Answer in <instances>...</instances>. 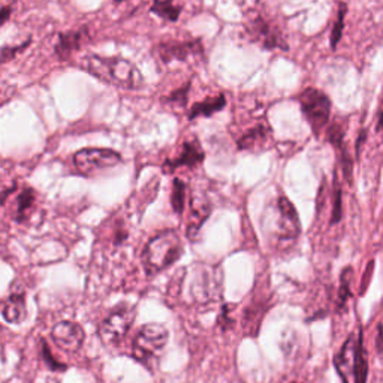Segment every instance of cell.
I'll use <instances>...</instances> for the list:
<instances>
[{
	"instance_id": "obj_1",
	"label": "cell",
	"mask_w": 383,
	"mask_h": 383,
	"mask_svg": "<svg viewBox=\"0 0 383 383\" xmlns=\"http://www.w3.org/2000/svg\"><path fill=\"white\" fill-rule=\"evenodd\" d=\"M81 67L90 75L124 90H138L144 86V77L139 69L120 57H103L89 54L81 60Z\"/></svg>"
},
{
	"instance_id": "obj_2",
	"label": "cell",
	"mask_w": 383,
	"mask_h": 383,
	"mask_svg": "<svg viewBox=\"0 0 383 383\" xmlns=\"http://www.w3.org/2000/svg\"><path fill=\"white\" fill-rule=\"evenodd\" d=\"M183 253V242L177 231H164L148 241L143 252V265L148 275L164 271L178 261Z\"/></svg>"
},
{
	"instance_id": "obj_3",
	"label": "cell",
	"mask_w": 383,
	"mask_h": 383,
	"mask_svg": "<svg viewBox=\"0 0 383 383\" xmlns=\"http://www.w3.org/2000/svg\"><path fill=\"white\" fill-rule=\"evenodd\" d=\"M334 364L344 383H365L367 359L363 349L361 332L349 335L335 356Z\"/></svg>"
},
{
	"instance_id": "obj_4",
	"label": "cell",
	"mask_w": 383,
	"mask_h": 383,
	"mask_svg": "<svg viewBox=\"0 0 383 383\" xmlns=\"http://www.w3.org/2000/svg\"><path fill=\"white\" fill-rule=\"evenodd\" d=\"M169 332L160 323H147L138 331L134 340V356L138 361L148 365L150 361H155L160 352L165 349L168 343Z\"/></svg>"
},
{
	"instance_id": "obj_5",
	"label": "cell",
	"mask_w": 383,
	"mask_h": 383,
	"mask_svg": "<svg viewBox=\"0 0 383 383\" xmlns=\"http://www.w3.org/2000/svg\"><path fill=\"white\" fill-rule=\"evenodd\" d=\"M298 100L313 134L319 136L330 122L331 99L318 89H306L298 96Z\"/></svg>"
},
{
	"instance_id": "obj_6",
	"label": "cell",
	"mask_w": 383,
	"mask_h": 383,
	"mask_svg": "<svg viewBox=\"0 0 383 383\" xmlns=\"http://www.w3.org/2000/svg\"><path fill=\"white\" fill-rule=\"evenodd\" d=\"M122 156L111 148H81L74 155V167L84 177L117 167Z\"/></svg>"
},
{
	"instance_id": "obj_7",
	"label": "cell",
	"mask_w": 383,
	"mask_h": 383,
	"mask_svg": "<svg viewBox=\"0 0 383 383\" xmlns=\"http://www.w3.org/2000/svg\"><path fill=\"white\" fill-rule=\"evenodd\" d=\"M135 320V310L127 306L115 307L99 327V337L105 344L120 342Z\"/></svg>"
},
{
	"instance_id": "obj_8",
	"label": "cell",
	"mask_w": 383,
	"mask_h": 383,
	"mask_svg": "<svg viewBox=\"0 0 383 383\" xmlns=\"http://www.w3.org/2000/svg\"><path fill=\"white\" fill-rule=\"evenodd\" d=\"M299 217L294 204L286 196L277 201V216L274 217V235L278 241H294L299 235Z\"/></svg>"
},
{
	"instance_id": "obj_9",
	"label": "cell",
	"mask_w": 383,
	"mask_h": 383,
	"mask_svg": "<svg viewBox=\"0 0 383 383\" xmlns=\"http://www.w3.org/2000/svg\"><path fill=\"white\" fill-rule=\"evenodd\" d=\"M157 57L164 63H171L174 60L188 62L195 56H202L204 48L201 41H167L160 42L156 48Z\"/></svg>"
},
{
	"instance_id": "obj_10",
	"label": "cell",
	"mask_w": 383,
	"mask_h": 383,
	"mask_svg": "<svg viewBox=\"0 0 383 383\" xmlns=\"http://www.w3.org/2000/svg\"><path fill=\"white\" fill-rule=\"evenodd\" d=\"M196 277L190 285V294L198 303H210L220 294V275L216 268H201V273H196Z\"/></svg>"
},
{
	"instance_id": "obj_11",
	"label": "cell",
	"mask_w": 383,
	"mask_h": 383,
	"mask_svg": "<svg viewBox=\"0 0 383 383\" xmlns=\"http://www.w3.org/2000/svg\"><path fill=\"white\" fill-rule=\"evenodd\" d=\"M53 342L66 352H77L84 343L86 334L81 325L63 320L56 325L51 331Z\"/></svg>"
},
{
	"instance_id": "obj_12",
	"label": "cell",
	"mask_w": 383,
	"mask_h": 383,
	"mask_svg": "<svg viewBox=\"0 0 383 383\" xmlns=\"http://www.w3.org/2000/svg\"><path fill=\"white\" fill-rule=\"evenodd\" d=\"M250 32L262 42L266 50H274V48H280V50H287L289 46L285 44L283 38L280 37V32H278L274 26H271L270 22H266L262 17L254 18L250 22Z\"/></svg>"
},
{
	"instance_id": "obj_13",
	"label": "cell",
	"mask_w": 383,
	"mask_h": 383,
	"mask_svg": "<svg viewBox=\"0 0 383 383\" xmlns=\"http://www.w3.org/2000/svg\"><path fill=\"white\" fill-rule=\"evenodd\" d=\"M205 159V153L202 152L201 145L196 139L183 144L181 153L176 159H168L164 164L165 171H174L181 167H196Z\"/></svg>"
},
{
	"instance_id": "obj_14",
	"label": "cell",
	"mask_w": 383,
	"mask_h": 383,
	"mask_svg": "<svg viewBox=\"0 0 383 383\" xmlns=\"http://www.w3.org/2000/svg\"><path fill=\"white\" fill-rule=\"evenodd\" d=\"M4 319L9 323H20L26 318V295L22 291H14L5 299L2 307Z\"/></svg>"
},
{
	"instance_id": "obj_15",
	"label": "cell",
	"mask_w": 383,
	"mask_h": 383,
	"mask_svg": "<svg viewBox=\"0 0 383 383\" xmlns=\"http://www.w3.org/2000/svg\"><path fill=\"white\" fill-rule=\"evenodd\" d=\"M87 29L63 32L59 34V42L56 45V54L60 60H66L69 56L77 51L84 42Z\"/></svg>"
},
{
	"instance_id": "obj_16",
	"label": "cell",
	"mask_w": 383,
	"mask_h": 383,
	"mask_svg": "<svg viewBox=\"0 0 383 383\" xmlns=\"http://www.w3.org/2000/svg\"><path fill=\"white\" fill-rule=\"evenodd\" d=\"M212 213V205L205 198H193L190 201V222L188 226V237L195 238L201 226Z\"/></svg>"
},
{
	"instance_id": "obj_17",
	"label": "cell",
	"mask_w": 383,
	"mask_h": 383,
	"mask_svg": "<svg viewBox=\"0 0 383 383\" xmlns=\"http://www.w3.org/2000/svg\"><path fill=\"white\" fill-rule=\"evenodd\" d=\"M226 107V98L223 95H217L214 98H208L195 103L189 112V119L195 120L198 117H212L213 114L222 111Z\"/></svg>"
},
{
	"instance_id": "obj_18",
	"label": "cell",
	"mask_w": 383,
	"mask_h": 383,
	"mask_svg": "<svg viewBox=\"0 0 383 383\" xmlns=\"http://www.w3.org/2000/svg\"><path fill=\"white\" fill-rule=\"evenodd\" d=\"M270 136V127L266 124H258L254 129L249 131L246 135H242L238 141L240 150H253L259 148Z\"/></svg>"
},
{
	"instance_id": "obj_19",
	"label": "cell",
	"mask_w": 383,
	"mask_h": 383,
	"mask_svg": "<svg viewBox=\"0 0 383 383\" xmlns=\"http://www.w3.org/2000/svg\"><path fill=\"white\" fill-rule=\"evenodd\" d=\"M34 200H37V195H34V190L33 189H25L17 198V212L14 214V219L15 222L21 223L25 222V219L27 217L29 212L33 208L34 205Z\"/></svg>"
},
{
	"instance_id": "obj_20",
	"label": "cell",
	"mask_w": 383,
	"mask_h": 383,
	"mask_svg": "<svg viewBox=\"0 0 383 383\" xmlns=\"http://www.w3.org/2000/svg\"><path fill=\"white\" fill-rule=\"evenodd\" d=\"M152 13L164 20L177 21L181 13V6L174 5L172 0H155V4L152 6Z\"/></svg>"
},
{
	"instance_id": "obj_21",
	"label": "cell",
	"mask_w": 383,
	"mask_h": 383,
	"mask_svg": "<svg viewBox=\"0 0 383 383\" xmlns=\"http://www.w3.org/2000/svg\"><path fill=\"white\" fill-rule=\"evenodd\" d=\"M184 204H186V184L180 178H176L174 180L172 193H171L172 210L177 214H181L184 210Z\"/></svg>"
},
{
	"instance_id": "obj_22",
	"label": "cell",
	"mask_w": 383,
	"mask_h": 383,
	"mask_svg": "<svg viewBox=\"0 0 383 383\" xmlns=\"http://www.w3.org/2000/svg\"><path fill=\"white\" fill-rule=\"evenodd\" d=\"M346 14H347V5H346V4H340V5H339L337 18H335V22H334V26H332V32H331V48H332V50L337 48L339 42L342 41Z\"/></svg>"
},
{
	"instance_id": "obj_23",
	"label": "cell",
	"mask_w": 383,
	"mask_h": 383,
	"mask_svg": "<svg viewBox=\"0 0 383 383\" xmlns=\"http://www.w3.org/2000/svg\"><path fill=\"white\" fill-rule=\"evenodd\" d=\"M342 188L335 183V189H334V205H332V214H331V223H339L343 216V205H342Z\"/></svg>"
},
{
	"instance_id": "obj_24",
	"label": "cell",
	"mask_w": 383,
	"mask_h": 383,
	"mask_svg": "<svg viewBox=\"0 0 383 383\" xmlns=\"http://www.w3.org/2000/svg\"><path fill=\"white\" fill-rule=\"evenodd\" d=\"M189 89H190V83H188L184 87L171 93V95L167 98V102L168 103H177V105L184 107L186 103H188V99H189Z\"/></svg>"
},
{
	"instance_id": "obj_25",
	"label": "cell",
	"mask_w": 383,
	"mask_h": 383,
	"mask_svg": "<svg viewBox=\"0 0 383 383\" xmlns=\"http://www.w3.org/2000/svg\"><path fill=\"white\" fill-rule=\"evenodd\" d=\"M351 268H346L343 275H342V289H340V295H339V303L343 306L346 303V298L349 297V282H351Z\"/></svg>"
},
{
	"instance_id": "obj_26",
	"label": "cell",
	"mask_w": 383,
	"mask_h": 383,
	"mask_svg": "<svg viewBox=\"0 0 383 383\" xmlns=\"http://www.w3.org/2000/svg\"><path fill=\"white\" fill-rule=\"evenodd\" d=\"M29 44H30V39H27L26 44H21L18 46H5V48L2 50V63H6L8 60L13 59V57L17 56L18 51L26 50L27 46H29Z\"/></svg>"
},
{
	"instance_id": "obj_27",
	"label": "cell",
	"mask_w": 383,
	"mask_h": 383,
	"mask_svg": "<svg viewBox=\"0 0 383 383\" xmlns=\"http://www.w3.org/2000/svg\"><path fill=\"white\" fill-rule=\"evenodd\" d=\"M376 131L380 132L383 131V96H382V102L379 105V111H377V122H376Z\"/></svg>"
},
{
	"instance_id": "obj_28",
	"label": "cell",
	"mask_w": 383,
	"mask_h": 383,
	"mask_svg": "<svg viewBox=\"0 0 383 383\" xmlns=\"http://www.w3.org/2000/svg\"><path fill=\"white\" fill-rule=\"evenodd\" d=\"M44 355H45V358H46V363H50V367H51V368H57V370H65V368H66V367H60V365L54 364L53 358H51V353H50L48 349H46V347H44Z\"/></svg>"
},
{
	"instance_id": "obj_29",
	"label": "cell",
	"mask_w": 383,
	"mask_h": 383,
	"mask_svg": "<svg viewBox=\"0 0 383 383\" xmlns=\"http://www.w3.org/2000/svg\"><path fill=\"white\" fill-rule=\"evenodd\" d=\"M365 135H367V132H361V134H359V136H358V141H356V155L359 156V152H361V144L364 143V139H365Z\"/></svg>"
},
{
	"instance_id": "obj_30",
	"label": "cell",
	"mask_w": 383,
	"mask_h": 383,
	"mask_svg": "<svg viewBox=\"0 0 383 383\" xmlns=\"http://www.w3.org/2000/svg\"><path fill=\"white\" fill-rule=\"evenodd\" d=\"M376 344H377V347H379V351H383V323L379 327V335H377Z\"/></svg>"
},
{
	"instance_id": "obj_31",
	"label": "cell",
	"mask_w": 383,
	"mask_h": 383,
	"mask_svg": "<svg viewBox=\"0 0 383 383\" xmlns=\"http://www.w3.org/2000/svg\"><path fill=\"white\" fill-rule=\"evenodd\" d=\"M9 13H11V8L9 6H4V9H2V25H5V22L8 21Z\"/></svg>"
},
{
	"instance_id": "obj_32",
	"label": "cell",
	"mask_w": 383,
	"mask_h": 383,
	"mask_svg": "<svg viewBox=\"0 0 383 383\" xmlns=\"http://www.w3.org/2000/svg\"><path fill=\"white\" fill-rule=\"evenodd\" d=\"M114 2L115 4H122V2H124V0H114Z\"/></svg>"
}]
</instances>
